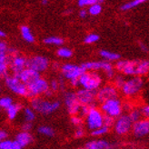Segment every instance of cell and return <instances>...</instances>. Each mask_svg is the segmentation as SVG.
Returning a JSON list of instances; mask_svg holds the SVG:
<instances>
[{"label":"cell","mask_w":149,"mask_h":149,"mask_svg":"<svg viewBox=\"0 0 149 149\" xmlns=\"http://www.w3.org/2000/svg\"><path fill=\"white\" fill-rule=\"evenodd\" d=\"M31 105L34 110L44 115H48L55 112L56 109H58L59 106H60V103L58 101L51 102L39 97H36L32 99Z\"/></svg>","instance_id":"1"},{"label":"cell","mask_w":149,"mask_h":149,"mask_svg":"<svg viewBox=\"0 0 149 149\" xmlns=\"http://www.w3.org/2000/svg\"><path fill=\"white\" fill-rule=\"evenodd\" d=\"M79 84L83 86L84 89L95 91L101 84V78L95 72H86L80 77Z\"/></svg>","instance_id":"2"},{"label":"cell","mask_w":149,"mask_h":149,"mask_svg":"<svg viewBox=\"0 0 149 149\" xmlns=\"http://www.w3.org/2000/svg\"><path fill=\"white\" fill-rule=\"evenodd\" d=\"M86 124L89 129L96 130L104 125V116L102 112L97 108H91L88 115L86 116Z\"/></svg>","instance_id":"3"},{"label":"cell","mask_w":149,"mask_h":149,"mask_svg":"<svg viewBox=\"0 0 149 149\" xmlns=\"http://www.w3.org/2000/svg\"><path fill=\"white\" fill-rule=\"evenodd\" d=\"M5 81H6L7 87H8L12 92H14L15 94H17L19 95L27 96V93H28L27 86L22 83L20 79H18L15 76L13 77L7 76L5 77Z\"/></svg>","instance_id":"4"},{"label":"cell","mask_w":149,"mask_h":149,"mask_svg":"<svg viewBox=\"0 0 149 149\" xmlns=\"http://www.w3.org/2000/svg\"><path fill=\"white\" fill-rule=\"evenodd\" d=\"M61 69L63 76L66 79H69L70 81L78 80L82 74L86 72V70L84 68H82V65L79 66L73 64H65L62 66Z\"/></svg>","instance_id":"5"},{"label":"cell","mask_w":149,"mask_h":149,"mask_svg":"<svg viewBox=\"0 0 149 149\" xmlns=\"http://www.w3.org/2000/svg\"><path fill=\"white\" fill-rule=\"evenodd\" d=\"M101 108H102V111L107 116H109L112 117L119 116L121 114V110H122L121 103L117 98L110 99L108 101H106L105 103H103Z\"/></svg>","instance_id":"6"},{"label":"cell","mask_w":149,"mask_h":149,"mask_svg":"<svg viewBox=\"0 0 149 149\" xmlns=\"http://www.w3.org/2000/svg\"><path fill=\"white\" fill-rule=\"evenodd\" d=\"M48 89H49V86L47 82L43 78H40L39 80L35 82L34 84H32L31 86H27V90H28L27 96L28 97L36 98L39 95L45 94Z\"/></svg>","instance_id":"7"},{"label":"cell","mask_w":149,"mask_h":149,"mask_svg":"<svg viewBox=\"0 0 149 149\" xmlns=\"http://www.w3.org/2000/svg\"><path fill=\"white\" fill-rule=\"evenodd\" d=\"M48 66V60L47 57L42 56H36L27 59L26 61V68L35 70L36 72H43Z\"/></svg>","instance_id":"8"},{"label":"cell","mask_w":149,"mask_h":149,"mask_svg":"<svg viewBox=\"0 0 149 149\" xmlns=\"http://www.w3.org/2000/svg\"><path fill=\"white\" fill-rule=\"evenodd\" d=\"M82 68H84L86 71L87 70H98L103 69L107 73L108 77H112L114 76V68L112 65L108 62L104 61H97V62H87L82 64Z\"/></svg>","instance_id":"9"},{"label":"cell","mask_w":149,"mask_h":149,"mask_svg":"<svg viewBox=\"0 0 149 149\" xmlns=\"http://www.w3.org/2000/svg\"><path fill=\"white\" fill-rule=\"evenodd\" d=\"M65 103L68 107L69 114L73 116H77L81 108V104L79 103L77 94L74 92H68L65 95Z\"/></svg>","instance_id":"10"},{"label":"cell","mask_w":149,"mask_h":149,"mask_svg":"<svg viewBox=\"0 0 149 149\" xmlns=\"http://www.w3.org/2000/svg\"><path fill=\"white\" fill-rule=\"evenodd\" d=\"M143 86V79L139 77H135L127 81H125L124 86L122 87V90L125 95H135Z\"/></svg>","instance_id":"11"},{"label":"cell","mask_w":149,"mask_h":149,"mask_svg":"<svg viewBox=\"0 0 149 149\" xmlns=\"http://www.w3.org/2000/svg\"><path fill=\"white\" fill-rule=\"evenodd\" d=\"M139 61H128L122 60L118 61L116 65V69L121 71L127 76H137V68Z\"/></svg>","instance_id":"12"},{"label":"cell","mask_w":149,"mask_h":149,"mask_svg":"<svg viewBox=\"0 0 149 149\" xmlns=\"http://www.w3.org/2000/svg\"><path fill=\"white\" fill-rule=\"evenodd\" d=\"M10 58V66L14 73V76L18 77L19 74L23 72L26 68V59L21 56H9Z\"/></svg>","instance_id":"13"},{"label":"cell","mask_w":149,"mask_h":149,"mask_svg":"<svg viewBox=\"0 0 149 149\" xmlns=\"http://www.w3.org/2000/svg\"><path fill=\"white\" fill-rule=\"evenodd\" d=\"M77 96L81 105L95 107L94 101L96 96H97V92L86 90V89H80L77 93Z\"/></svg>","instance_id":"14"},{"label":"cell","mask_w":149,"mask_h":149,"mask_svg":"<svg viewBox=\"0 0 149 149\" xmlns=\"http://www.w3.org/2000/svg\"><path fill=\"white\" fill-rule=\"evenodd\" d=\"M17 78L20 79L24 85H26V86H29L32 84H34L35 82H36L37 80H39L41 77H40V74L38 72L29 69V68H26L19 74V77Z\"/></svg>","instance_id":"15"},{"label":"cell","mask_w":149,"mask_h":149,"mask_svg":"<svg viewBox=\"0 0 149 149\" xmlns=\"http://www.w3.org/2000/svg\"><path fill=\"white\" fill-rule=\"evenodd\" d=\"M133 122L131 121V119L129 118L128 116H122L119 117L115 125V129L116 132L118 135H125V134L127 133L132 126Z\"/></svg>","instance_id":"16"},{"label":"cell","mask_w":149,"mask_h":149,"mask_svg":"<svg viewBox=\"0 0 149 149\" xmlns=\"http://www.w3.org/2000/svg\"><path fill=\"white\" fill-rule=\"evenodd\" d=\"M116 97H117V91L112 86H107L101 88L97 92V96H96L97 100L102 104L105 103L106 101H108L110 99H115Z\"/></svg>","instance_id":"17"},{"label":"cell","mask_w":149,"mask_h":149,"mask_svg":"<svg viewBox=\"0 0 149 149\" xmlns=\"http://www.w3.org/2000/svg\"><path fill=\"white\" fill-rule=\"evenodd\" d=\"M133 133L136 137H142L149 134V120H139L133 125Z\"/></svg>","instance_id":"18"},{"label":"cell","mask_w":149,"mask_h":149,"mask_svg":"<svg viewBox=\"0 0 149 149\" xmlns=\"http://www.w3.org/2000/svg\"><path fill=\"white\" fill-rule=\"evenodd\" d=\"M33 141V136H31V134L29 132H21L17 134V136H16V142L21 146L25 147L27 145H29Z\"/></svg>","instance_id":"19"},{"label":"cell","mask_w":149,"mask_h":149,"mask_svg":"<svg viewBox=\"0 0 149 149\" xmlns=\"http://www.w3.org/2000/svg\"><path fill=\"white\" fill-rule=\"evenodd\" d=\"M6 52H0V74L5 77H7V68L10 65V58Z\"/></svg>","instance_id":"20"},{"label":"cell","mask_w":149,"mask_h":149,"mask_svg":"<svg viewBox=\"0 0 149 149\" xmlns=\"http://www.w3.org/2000/svg\"><path fill=\"white\" fill-rule=\"evenodd\" d=\"M21 34H22V37H23L26 42H29V43L34 42V40H35L34 36L31 33L30 29H29L28 26H21Z\"/></svg>","instance_id":"21"},{"label":"cell","mask_w":149,"mask_h":149,"mask_svg":"<svg viewBox=\"0 0 149 149\" xmlns=\"http://www.w3.org/2000/svg\"><path fill=\"white\" fill-rule=\"evenodd\" d=\"M20 108H21V106L18 105V104H13L9 108L6 109L7 116H8V118L10 119V120H13V119L17 116Z\"/></svg>","instance_id":"22"},{"label":"cell","mask_w":149,"mask_h":149,"mask_svg":"<svg viewBox=\"0 0 149 149\" xmlns=\"http://www.w3.org/2000/svg\"><path fill=\"white\" fill-rule=\"evenodd\" d=\"M100 55L105 59L109 60V61L118 60V59L120 58V55H119V54L113 53V52H110V51H107V50H101L100 51Z\"/></svg>","instance_id":"23"},{"label":"cell","mask_w":149,"mask_h":149,"mask_svg":"<svg viewBox=\"0 0 149 149\" xmlns=\"http://www.w3.org/2000/svg\"><path fill=\"white\" fill-rule=\"evenodd\" d=\"M142 3H145V0H134V1H130L128 3H125L124 5H122L120 6V9L123 10V11H125V10H129L133 7H136L137 6H139L140 4Z\"/></svg>","instance_id":"24"},{"label":"cell","mask_w":149,"mask_h":149,"mask_svg":"<svg viewBox=\"0 0 149 149\" xmlns=\"http://www.w3.org/2000/svg\"><path fill=\"white\" fill-rule=\"evenodd\" d=\"M45 44H48V45H56V46H61L64 43V40L60 37L57 36H50V37H47L44 40Z\"/></svg>","instance_id":"25"},{"label":"cell","mask_w":149,"mask_h":149,"mask_svg":"<svg viewBox=\"0 0 149 149\" xmlns=\"http://www.w3.org/2000/svg\"><path fill=\"white\" fill-rule=\"evenodd\" d=\"M101 11H102V6L99 4V2L92 5L91 6H89V8H88V13L92 15V16H97V15L101 13Z\"/></svg>","instance_id":"26"},{"label":"cell","mask_w":149,"mask_h":149,"mask_svg":"<svg viewBox=\"0 0 149 149\" xmlns=\"http://www.w3.org/2000/svg\"><path fill=\"white\" fill-rule=\"evenodd\" d=\"M38 132L41 134V135L44 136H53L55 134H54V130L52 129L49 126L47 125H42L38 128Z\"/></svg>","instance_id":"27"},{"label":"cell","mask_w":149,"mask_h":149,"mask_svg":"<svg viewBox=\"0 0 149 149\" xmlns=\"http://www.w3.org/2000/svg\"><path fill=\"white\" fill-rule=\"evenodd\" d=\"M56 54L58 56H60V57L68 58L72 56V51L68 48H66V47H61L57 50Z\"/></svg>","instance_id":"28"},{"label":"cell","mask_w":149,"mask_h":149,"mask_svg":"<svg viewBox=\"0 0 149 149\" xmlns=\"http://www.w3.org/2000/svg\"><path fill=\"white\" fill-rule=\"evenodd\" d=\"M13 105V101L8 96H5V97L0 98V107L5 108L6 110L7 108H9Z\"/></svg>","instance_id":"29"},{"label":"cell","mask_w":149,"mask_h":149,"mask_svg":"<svg viewBox=\"0 0 149 149\" xmlns=\"http://www.w3.org/2000/svg\"><path fill=\"white\" fill-rule=\"evenodd\" d=\"M24 116L26 118V122H32L35 119V113L34 111L30 108H25L24 110Z\"/></svg>","instance_id":"30"},{"label":"cell","mask_w":149,"mask_h":149,"mask_svg":"<svg viewBox=\"0 0 149 149\" xmlns=\"http://www.w3.org/2000/svg\"><path fill=\"white\" fill-rule=\"evenodd\" d=\"M141 112L138 110V109H135V110H133L131 113L129 114V118L131 119V121L135 124V123H136V122H138L139 121V118H140V116H141Z\"/></svg>","instance_id":"31"},{"label":"cell","mask_w":149,"mask_h":149,"mask_svg":"<svg viewBox=\"0 0 149 149\" xmlns=\"http://www.w3.org/2000/svg\"><path fill=\"white\" fill-rule=\"evenodd\" d=\"M99 39V36L96 35V34H89L87 35L85 39H84V42L86 44H93L95 42H96Z\"/></svg>","instance_id":"32"},{"label":"cell","mask_w":149,"mask_h":149,"mask_svg":"<svg viewBox=\"0 0 149 149\" xmlns=\"http://www.w3.org/2000/svg\"><path fill=\"white\" fill-rule=\"evenodd\" d=\"M14 145V141L5 140L0 142V149H12Z\"/></svg>","instance_id":"33"},{"label":"cell","mask_w":149,"mask_h":149,"mask_svg":"<svg viewBox=\"0 0 149 149\" xmlns=\"http://www.w3.org/2000/svg\"><path fill=\"white\" fill-rule=\"evenodd\" d=\"M99 1H97V0H79L78 1V6H81V7H84V6H91L92 5L94 4H96L98 3Z\"/></svg>","instance_id":"34"},{"label":"cell","mask_w":149,"mask_h":149,"mask_svg":"<svg viewBox=\"0 0 149 149\" xmlns=\"http://www.w3.org/2000/svg\"><path fill=\"white\" fill-rule=\"evenodd\" d=\"M109 130V128L107 127V126L106 125H103L102 127L98 128V129H96V130H94L92 132V135L93 136H101V135H104V134H106L107 133Z\"/></svg>","instance_id":"35"},{"label":"cell","mask_w":149,"mask_h":149,"mask_svg":"<svg viewBox=\"0 0 149 149\" xmlns=\"http://www.w3.org/2000/svg\"><path fill=\"white\" fill-rule=\"evenodd\" d=\"M114 125V117L109 116H104V125L107 126V127H111Z\"/></svg>","instance_id":"36"},{"label":"cell","mask_w":149,"mask_h":149,"mask_svg":"<svg viewBox=\"0 0 149 149\" xmlns=\"http://www.w3.org/2000/svg\"><path fill=\"white\" fill-rule=\"evenodd\" d=\"M71 122L73 125H74L76 126H80L83 123V120H82V117L78 116H73L71 117Z\"/></svg>","instance_id":"37"},{"label":"cell","mask_w":149,"mask_h":149,"mask_svg":"<svg viewBox=\"0 0 149 149\" xmlns=\"http://www.w3.org/2000/svg\"><path fill=\"white\" fill-rule=\"evenodd\" d=\"M115 83H116V86H117V87H123L124 86V85H125V81L124 80V78L122 77H116V80H115Z\"/></svg>","instance_id":"38"},{"label":"cell","mask_w":149,"mask_h":149,"mask_svg":"<svg viewBox=\"0 0 149 149\" xmlns=\"http://www.w3.org/2000/svg\"><path fill=\"white\" fill-rule=\"evenodd\" d=\"M31 127H32V124L30 122H26V123H25L23 125V130L25 132H28L29 130L31 129Z\"/></svg>","instance_id":"39"},{"label":"cell","mask_w":149,"mask_h":149,"mask_svg":"<svg viewBox=\"0 0 149 149\" xmlns=\"http://www.w3.org/2000/svg\"><path fill=\"white\" fill-rule=\"evenodd\" d=\"M57 88H58V83H57V81L53 80V81L51 82V90L52 91H56V90H57Z\"/></svg>","instance_id":"40"},{"label":"cell","mask_w":149,"mask_h":149,"mask_svg":"<svg viewBox=\"0 0 149 149\" xmlns=\"http://www.w3.org/2000/svg\"><path fill=\"white\" fill-rule=\"evenodd\" d=\"M83 136H84V131H83V129H81V128H78L76 131V134H74V136H76L77 138L82 137Z\"/></svg>","instance_id":"41"},{"label":"cell","mask_w":149,"mask_h":149,"mask_svg":"<svg viewBox=\"0 0 149 149\" xmlns=\"http://www.w3.org/2000/svg\"><path fill=\"white\" fill-rule=\"evenodd\" d=\"M6 137H7V133L6 131L5 130L0 131V140L5 141V140H6Z\"/></svg>","instance_id":"42"},{"label":"cell","mask_w":149,"mask_h":149,"mask_svg":"<svg viewBox=\"0 0 149 149\" xmlns=\"http://www.w3.org/2000/svg\"><path fill=\"white\" fill-rule=\"evenodd\" d=\"M142 114L146 116V117H149V106H146L143 107L142 109Z\"/></svg>","instance_id":"43"},{"label":"cell","mask_w":149,"mask_h":149,"mask_svg":"<svg viewBox=\"0 0 149 149\" xmlns=\"http://www.w3.org/2000/svg\"><path fill=\"white\" fill-rule=\"evenodd\" d=\"M87 14H88V11H86L85 9H81L80 12H79V17L81 18H85V17H86Z\"/></svg>","instance_id":"44"},{"label":"cell","mask_w":149,"mask_h":149,"mask_svg":"<svg viewBox=\"0 0 149 149\" xmlns=\"http://www.w3.org/2000/svg\"><path fill=\"white\" fill-rule=\"evenodd\" d=\"M86 149H98V148L95 147V146L91 144V142H88L87 144H86Z\"/></svg>","instance_id":"45"},{"label":"cell","mask_w":149,"mask_h":149,"mask_svg":"<svg viewBox=\"0 0 149 149\" xmlns=\"http://www.w3.org/2000/svg\"><path fill=\"white\" fill-rule=\"evenodd\" d=\"M12 149H22V147L16 142V141H14V145H13V148Z\"/></svg>","instance_id":"46"},{"label":"cell","mask_w":149,"mask_h":149,"mask_svg":"<svg viewBox=\"0 0 149 149\" xmlns=\"http://www.w3.org/2000/svg\"><path fill=\"white\" fill-rule=\"evenodd\" d=\"M140 47H141V49H142L143 51H145V52H147L148 51V48L146 47V46H145L143 43H140Z\"/></svg>","instance_id":"47"},{"label":"cell","mask_w":149,"mask_h":149,"mask_svg":"<svg viewBox=\"0 0 149 149\" xmlns=\"http://www.w3.org/2000/svg\"><path fill=\"white\" fill-rule=\"evenodd\" d=\"M45 95H47V96H51L52 95V90H51V89H48V90L45 93Z\"/></svg>","instance_id":"48"},{"label":"cell","mask_w":149,"mask_h":149,"mask_svg":"<svg viewBox=\"0 0 149 149\" xmlns=\"http://www.w3.org/2000/svg\"><path fill=\"white\" fill-rule=\"evenodd\" d=\"M0 36H1V37H5L6 36V33L3 32V31H0Z\"/></svg>","instance_id":"49"},{"label":"cell","mask_w":149,"mask_h":149,"mask_svg":"<svg viewBox=\"0 0 149 149\" xmlns=\"http://www.w3.org/2000/svg\"><path fill=\"white\" fill-rule=\"evenodd\" d=\"M42 3H43L44 5H46V4H47V1H45V0H44V1H43Z\"/></svg>","instance_id":"50"}]
</instances>
